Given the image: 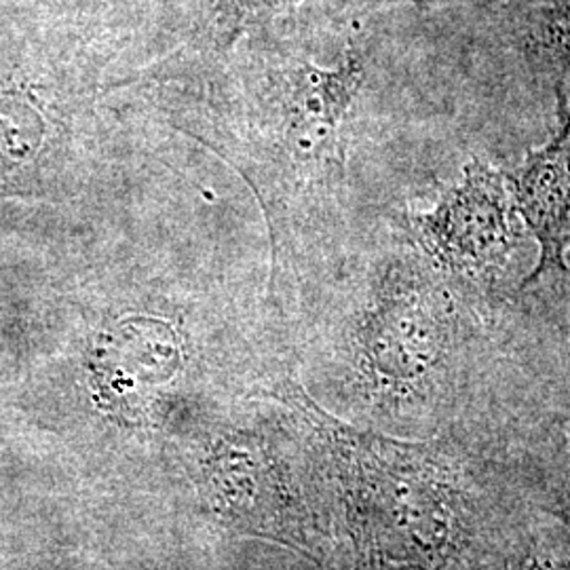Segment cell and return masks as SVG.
Masks as SVG:
<instances>
[{"label":"cell","instance_id":"6da1fadb","mask_svg":"<svg viewBox=\"0 0 570 570\" xmlns=\"http://www.w3.org/2000/svg\"><path fill=\"white\" fill-rule=\"evenodd\" d=\"M218 49L202 41L150 68L146 91L174 125L216 150L252 186L265 212L273 265L296 230V209L345 176L343 129L367 79L366 53L348 41L332 63L245 35Z\"/></svg>","mask_w":570,"mask_h":570},{"label":"cell","instance_id":"7a4b0ae2","mask_svg":"<svg viewBox=\"0 0 570 570\" xmlns=\"http://www.w3.org/2000/svg\"><path fill=\"white\" fill-rule=\"evenodd\" d=\"M266 395L315 450L353 569L505 570L529 539L511 520L489 459L461 440H404L348 425L289 376Z\"/></svg>","mask_w":570,"mask_h":570},{"label":"cell","instance_id":"3957f363","mask_svg":"<svg viewBox=\"0 0 570 570\" xmlns=\"http://www.w3.org/2000/svg\"><path fill=\"white\" fill-rule=\"evenodd\" d=\"M115 58L79 0H0V233L49 235L81 195Z\"/></svg>","mask_w":570,"mask_h":570},{"label":"cell","instance_id":"277c9868","mask_svg":"<svg viewBox=\"0 0 570 570\" xmlns=\"http://www.w3.org/2000/svg\"><path fill=\"white\" fill-rule=\"evenodd\" d=\"M461 294L412 244L376 268L351 332L353 381L370 406L435 416L449 404L469 341Z\"/></svg>","mask_w":570,"mask_h":570},{"label":"cell","instance_id":"5b68a950","mask_svg":"<svg viewBox=\"0 0 570 570\" xmlns=\"http://www.w3.org/2000/svg\"><path fill=\"white\" fill-rule=\"evenodd\" d=\"M188 468L205 510L218 522L326 564V513L268 435L226 423L204 428L188 452Z\"/></svg>","mask_w":570,"mask_h":570},{"label":"cell","instance_id":"8992f818","mask_svg":"<svg viewBox=\"0 0 570 570\" xmlns=\"http://www.w3.org/2000/svg\"><path fill=\"white\" fill-rule=\"evenodd\" d=\"M522 226L508 174L473 159L438 204L406 216L404 230L429 265L469 292L508 266Z\"/></svg>","mask_w":570,"mask_h":570},{"label":"cell","instance_id":"52a82bcc","mask_svg":"<svg viewBox=\"0 0 570 570\" xmlns=\"http://www.w3.org/2000/svg\"><path fill=\"white\" fill-rule=\"evenodd\" d=\"M183 332L159 315L129 313L106 322L85 348L89 393L108 414L142 421L183 379Z\"/></svg>","mask_w":570,"mask_h":570},{"label":"cell","instance_id":"ba28073f","mask_svg":"<svg viewBox=\"0 0 570 570\" xmlns=\"http://www.w3.org/2000/svg\"><path fill=\"white\" fill-rule=\"evenodd\" d=\"M560 127L551 142L529 153L522 165L508 174L513 202L524 226L539 244L537 265L522 287L550 275L569 273L570 252V77L556 85Z\"/></svg>","mask_w":570,"mask_h":570},{"label":"cell","instance_id":"9c48e42d","mask_svg":"<svg viewBox=\"0 0 570 570\" xmlns=\"http://www.w3.org/2000/svg\"><path fill=\"white\" fill-rule=\"evenodd\" d=\"M513 41L527 60L567 77L570 70V0H508Z\"/></svg>","mask_w":570,"mask_h":570},{"label":"cell","instance_id":"30bf717a","mask_svg":"<svg viewBox=\"0 0 570 570\" xmlns=\"http://www.w3.org/2000/svg\"><path fill=\"white\" fill-rule=\"evenodd\" d=\"M305 0H218L205 41L226 49L245 35L268 28Z\"/></svg>","mask_w":570,"mask_h":570},{"label":"cell","instance_id":"8fae6325","mask_svg":"<svg viewBox=\"0 0 570 570\" xmlns=\"http://www.w3.org/2000/svg\"><path fill=\"white\" fill-rule=\"evenodd\" d=\"M505 570H570V543L551 546L529 537L513 553Z\"/></svg>","mask_w":570,"mask_h":570},{"label":"cell","instance_id":"7c38bea8","mask_svg":"<svg viewBox=\"0 0 570 570\" xmlns=\"http://www.w3.org/2000/svg\"><path fill=\"white\" fill-rule=\"evenodd\" d=\"M346 7L353 9H381V7H442V4H456V2H475V4H494V2H508V0H341Z\"/></svg>","mask_w":570,"mask_h":570},{"label":"cell","instance_id":"4fadbf2b","mask_svg":"<svg viewBox=\"0 0 570 570\" xmlns=\"http://www.w3.org/2000/svg\"><path fill=\"white\" fill-rule=\"evenodd\" d=\"M562 487H564V497L570 510V440L567 449L562 452Z\"/></svg>","mask_w":570,"mask_h":570},{"label":"cell","instance_id":"5bb4252c","mask_svg":"<svg viewBox=\"0 0 570 570\" xmlns=\"http://www.w3.org/2000/svg\"><path fill=\"white\" fill-rule=\"evenodd\" d=\"M353 570H387V569H353Z\"/></svg>","mask_w":570,"mask_h":570}]
</instances>
